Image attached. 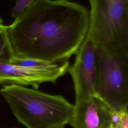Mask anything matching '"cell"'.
<instances>
[{
  "label": "cell",
  "instance_id": "cell-5",
  "mask_svg": "<svg viewBox=\"0 0 128 128\" xmlns=\"http://www.w3.org/2000/svg\"><path fill=\"white\" fill-rule=\"evenodd\" d=\"M68 69V65L64 60L55 61L46 67L27 68L0 60V86L16 84L31 86L37 89L41 84L55 83Z\"/></svg>",
  "mask_w": 128,
  "mask_h": 128
},
{
  "label": "cell",
  "instance_id": "cell-4",
  "mask_svg": "<svg viewBox=\"0 0 128 128\" xmlns=\"http://www.w3.org/2000/svg\"><path fill=\"white\" fill-rule=\"evenodd\" d=\"M96 94L115 112L128 109V56L96 48Z\"/></svg>",
  "mask_w": 128,
  "mask_h": 128
},
{
  "label": "cell",
  "instance_id": "cell-9",
  "mask_svg": "<svg viewBox=\"0 0 128 128\" xmlns=\"http://www.w3.org/2000/svg\"><path fill=\"white\" fill-rule=\"evenodd\" d=\"M10 62L14 64L23 67L40 68L48 66L54 61L50 62L32 58L13 57Z\"/></svg>",
  "mask_w": 128,
  "mask_h": 128
},
{
  "label": "cell",
  "instance_id": "cell-3",
  "mask_svg": "<svg viewBox=\"0 0 128 128\" xmlns=\"http://www.w3.org/2000/svg\"><path fill=\"white\" fill-rule=\"evenodd\" d=\"M90 9L86 37L96 48L128 56V0H88Z\"/></svg>",
  "mask_w": 128,
  "mask_h": 128
},
{
  "label": "cell",
  "instance_id": "cell-12",
  "mask_svg": "<svg viewBox=\"0 0 128 128\" xmlns=\"http://www.w3.org/2000/svg\"><path fill=\"white\" fill-rule=\"evenodd\" d=\"M4 26V24H3L2 20L0 18V26Z\"/></svg>",
  "mask_w": 128,
  "mask_h": 128
},
{
  "label": "cell",
  "instance_id": "cell-1",
  "mask_svg": "<svg viewBox=\"0 0 128 128\" xmlns=\"http://www.w3.org/2000/svg\"><path fill=\"white\" fill-rule=\"evenodd\" d=\"M6 26L14 57L68 60L86 36L90 11L68 0H36Z\"/></svg>",
  "mask_w": 128,
  "mask_h": 128
},
{
  "label": "cell",
  "instance_id": "cell-7",
  "mask_svg": "<svg viewBox=\"0 0 128 128\" xmlns=\"http://www.w3.org/2000/svg\"><path fill=\"white\" fill-rule=\"evenodd\" d=\"M118 112L96 94L76 100L68 124L72 128H110Z\"/></svg>",
  "mask_w": 128,
  "mask_h": 128
},
{
  "label": "cell",
  "instance_id": "cell-13",
  "mask_svg": "<svg viewBox=\"0 0 128 128\" xmlns=\"http://www.w3.org/2000/svg\"><path fill=\"white\" fill-rule=\"evenodd\" d=\"M52 128H64V126H55Z\"/></svg>",
  "mask_w": 128,
  "mask_h": 128
},
{
  "label": "cell",
  "instance_id": "cell-2",
  "mask_svg": "<svg viewBox=\"0 0 128 128\" xmlns=\"http://www.w3.org/2000/svg\"><path fill=\"white\" fill-rule=\"evenodd\" d=\"M0 94L14 115L27 128H52L68 124L74 105L60 95L11 84L4 86Z\"/></svg>",
  "mask_w": 128,
  "mask_h": 128
},
{
  "label": "cell",
  "instance_id": "cell-8",
  "mask_svg": "<svg viewBox=\"0 0 128 128\" xmlns=\"http://www.w3.org/2000/svg\"><path fill=\"white\" fill-rule=\"evenodd\" d=\"M14 57L6 31V26H0V60L10 61Z\"/></svg>",
  "mask_w": 128,
  "mask_h": 128
},
{
  "label": "cell",
  "instance_id": "cell-11",
  "mask_svg": "<svg viewBox=\"0 0 128 128\" xmlns=\"http://www.w3.org/2000/svg\"><path fill=\"white\" fill-rule=\"evenodd\" d=\"M110 128H128V109L118 113L117 117Z\"/></svg>",
  "mask_w": 128,
  "mask_h": 128
},
{
  "label": "cell",
  "instance_id": "cell-10",
  "mask_svg": "<svg viewBox=\"0 0 128 128\" xmlns=\"http://www.w3.org/2000/svg\"><path fill=\"white\" fill-rule=\"evenodd\" d=\"M36 0H16L14 6L11 10V16L16 18L24 10L30 6Z\"/></svg>",
  "mask_w": 128,
  "mask_h": 128
},
{
  "label": "cell",
  "instance_id": "cell-6",
  "mask_svg": "<svg viewBox=\"0 0 128 128\" xmlns=\"http://www.w3.org/2000/svg\"><path fill=\"white\" fill-rule=\"evenodd\" d=\"M74 62L68 71L72 79L76 96L78 100L96 95L97 80L96 47L86 37L77 52Z\"/></svg>",
  "mask_w": 128,
  "mask_h": 128
}]
</instances>
